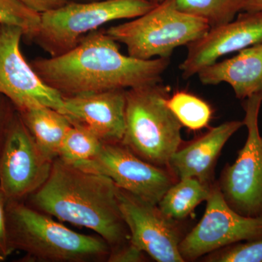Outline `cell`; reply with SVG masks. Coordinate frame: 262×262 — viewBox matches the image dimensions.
Returning a JSON list of instances; mask_svg holds the SVG:
<instances>
[{
    "mask_svg": "<svg viewBox=\"0 0 262 262\" xmlns=\"http://www.w3.org/2000/svg\"><path fill=\"white\" fill-rule=\"evenodd\" d=\"M37 145L51 159L58 158L60 147L72 126L70 120L58 110L44 106L18 111Z\"/></svg>",
    "mask_w": 262,
    "mask_h": 262,
    "instance_id": "e0dca14e",
    "label": "cell"
},
{
    "mask_svg": "<svg viewBox=\"0 0 262 262\" xmlns=\"http://www.w3.org/2000/svg\"><path fill=\"white\" fill-rule=\"evenodd\" d=\"M244 125V121L239 120L225 122L211 127L194 140L182 143L170 158L169 170L178 180L195 178L211 185L215 182V165L221 151L229 139Z\"/></svg>",
    "mask_w": 262,
    "mask_h": 262,
    "instance_id": "9a60e30c",
    "label": "cell"
},
{
    "mask_svg": "<svg viewBox=\"0 0 262 262\" xmlns=\"http://www.w3.org/2000/svg\"><path fill=\"white\" fill-rule=\"evenodd\" d=\"M213 184H205L195 178L179 179L169 188L158 206L169 218L181 222L202 202L206 201Z\"/></svg>",
    "mask_w": 262,
    "mask_h": 262,
    "instance_id": "ac0fdd59",
    "label": "cell"
},
{
    "mask_svg": "<svg viewBox=\"0 0 262 262\" xmlns=\"http://www.w3.org/2000/svg\"><path fill=\"white\" fill-rule=\"evenodd\" d=\"M262 42V11L239 13L229 23L211 27L188 45L187 55L179 65L184 79L198 75L222 57Z\"/></svg>",
    "mask_w": 262,
    "mask_h": 262,
    "instance_id": "4fadbf2b",
    "label": "cell"
},
{
    "mask_svg": "<svg viewBox=\"0 0 262 262\" xmlns=\"http://www.w3.org/2000/svg\"><path fill=\"white\" fill-rule=\"evenodd\" d=\"M166 103L182 126L189 130H201L211 122L213 115L211 106L195 95L177 91L170 95Z\"/></svg>",
    "mask_w": 262,
    "mask_h": 262,
    "instance_id": "ffe728a7",
    "label": "cell"
},
{
    "mask_svg": "<svg viewBox=\"0 0 262 262\" xmlns=\"http://www.w3.org/2000/svg\"><path fill=\"white\" fill-rule=\"evenodd\" d=\"M7 229L12 252L34 261L83 262L107 259L111 247L101 237L78 233L23 201L7 202Z\"/></svg>",
    "mask_w": 262,
    "mask_h": 262,
    "instance_id": "3957f363",
    "label": "cell"
},
{
    "mask_svg": "<svg viewBox=\"0 0 262 262\" xmlns=\"http://www.w3.org/2000/svg\"><path fill=\"white\" fill-rule=\"evenodd\" d=\"M53 161L15 110L0 151V192L6 203L23 201L37 190L49 177Z\"/></svg>",
    "mask_w": 262,
    "mask_h": 262,
    "instance_id": "ba28073f",
    "label": "cell"
},
{
    "mask_svg": "<svg viewBox=\"0 0 262 262\" xmlns=\"http://www.w3.org/2000/svg\"><path fill=\"white\" fill-rule=\"evenodd\" d=\"M208 262H262V238L230 245L203 256Z\"/></svg>",
    "mask_w": 262,
    "mask_h": 262,
    "instance_id": "603a6c76",
    "label": "cell"
},
{
    "mask_svg": "<svg viewBox=\"0 0 262 262\" xmlns=\"http://www.w3.org/2000/svg\"><path fill=\"white\" fill-rule=\"evenodd\" d=\"M148 1H149L150 3H153V4L158 5L160 4V3H161L163 0H148Z\"/></svg>",
    "mask_w": 262,
    "mask_h": 262,
    "instance_id": "f546056e",
    "label": "cell"
},
{
    "mask_svg": "<svg viewBox=\"0 0 262 262\" xmlns=\"http://www.w3.org/2000/svg\"><path fill=\"white\" fill-rule=\"evenodd\" d=\"M146 253L130 241L126 244L112 248L107 261L110 262H141L145 259Z\"/></svg>",
    "mask_w": 262,
    "mask_h": 262,
    "instance_id": "cb8c5ba5",
    "label": "cell"
},
{
    "mask_svg": "<svg viewBox=\"0 0 262 262\" xmlns=\"http://www.w3.org/2000/svg\"><path fill=\"white\" fill-rule=\"evenodd\" d=\"M4 260H5V258L4 257H3V256H2L1 253H0V261H4Z\"/></svg>",
    "mask_w": 262,
    "mask_h": 262,
    "instance_id": "4dcf8cb0",
    "label": "cell"
},
{
    "mask_svg": "<svg viewBox=\"0 0 262 262\" xmlns=\"http://www.w3.org/2000/svg\"><path fill=\"white\" fill-rule=\"evenodd\" d=\"M29 9L39 14L61 8L70 0H18Z\"/></svg>",
    "mask_w": 262,
    "mask_h": 262,
    "instance_id": "4316f807",
    "label": "cell"
},
{
    "mask_svg": "<svg viewBox=\"0 0 262 262\" xmlns=\"http://www.w3.org/2000/svg\"><path fill=\"white\" fill-rule=\"evenodd\" d=\"M198 76L203 84H229L238 99L261 94L262 42L241 50L229 59L215 62L201 70Z\"/></svg>",
    "mask_w": 262,
    "mask_h": 262,
    "instance_id": "2e32d148",
    "label": "cell"
},
{
    "mask_svg": "<svg viewBox=\"0 0 262 262\" xmlns=\"http://www.w3.org/2000/svg\"><path fill=\"white\" fill-rule=\"evenodd\" d=\"M117 200L131 244L156 261L184 262L179 251L184 237L180 221L164 214L158 205L118 187Z\"/></svg>",
    "mask_w": 262,
    "mask_h": 262,
    "instance_id": "7c38bea8",
    "label": "cell"
},
{
    "mask_svg": "<svg viewBox=\"0 0 262 262\" xmlns=\"http://www.w3.org/2000/svg\"><path fill=\"white\" fill-rule=\"evenodd\" d=\"M156 5L148 0L69 1L61 8L41 14L39 29L32 42L51 56H60L75 48L101 26L114 20L137 18Z\"/></svg>",
    "mask_w": 262,
    "mask_h": 262,
    "instance_id": "8992f818",
    "label": "cell"
},
{
    "mask_svg": "<svg viewBox=\"0 0 262 262\" xmlns=\"http://www.w3.org/2000/svg\"><path fill=\"white\" fill-rule=\"evenodd\" d=\"M41 14L29 9L18 0H0V24L16 26L24 38L32 42L39 29Z\"/></svg>",
    "mask_w": 262,
    "mask_h": 262,
    "instance_id": "7402d4cb",
    "label": "cell"
},
{
    "mask_svg": "<svg viewBox=\"0 0 262 262\" xmlns=\"http://www.w3.org/2000/svg\"><path fill=\"white\" fill-rule=\"evenodd\" d=\"M61 113L103 143L122 142L125 131L126 90L63 96Z\"/></svg>",
    "mask_w": 262,
    "mask_h": 262,
    "instance_id": "5bb4252c",
    "label": "cell"
},
{
    "mask_svg": "<svg viewBox=\"0 0 262 262\" xmlns=\"http://www.w3.org/2000/svg\"><path fill=\"white\" fill-rule=\"evenodd\" d=\"M243 11H262V0H244Z\"/></svg>",
    "mask_w": 262,
    "mask_h": 262,
    "instance_id": "83f0119b",
    "label": "cell"
},
{
    "mask_svg": "<svg viewBox=\"0 0 262 262\" xmlns=\"http://www.w3.org/2000/svg\"><path fill=\"white\" fill-rule=\"evenodd\" d=\"M170 63V58L141 60L125 56L106 31L98 30L63 54L29 62L41 80L62 96L158 83Z\"/></svg>",
    "mask_w": 262,
    "mask_h": 262,
    "instance_id": "6da1fadb",
    "label": "cell"
},
{
    "mask_svg": "<svg viewBox=\"0 0 262 262\" xmlns=\"http://www.w3.org/2000/svg\"><path fill=\"white\" fill-rule=\"evenodd\" d=\"M6 201L3 194L0 192V253L6 259L11 254L8 243V229L6 220Z\"/></svg>",
    "mask_w": 262,
    "mask_h": 262,
    "instance_id": "d4e9b609",
    "label": "cell"
},
{
    "mask_svg": "<svg viewBox=\"0 0 262 262\" xmlns=\"http://www.w3.org/2000/svg\"><path fill=\"white\" fill-rule=\"evenodd\" d=\"M24 35L20 27L0 24V95L17 111L44 106L61 113L63 96L41 80L20 51Z\"/></svg>",
    "mask_w": 262,
    "mask_h": 262,
    "instance_id": "8fae6325",
    "label": "cell"
},
{
    "mask_svg": "<svg viewBox=\"0 0 262 262\" xmlns=\"http://www.w3.org/2000/svg\"><path fill=\"white\" fill-rule=\"evenodd\" d=\"M183 13L206 20L210 27L232 21L244 10V0H177Z\"/></svg>",
    "mask_w": 262,
    "mask_h": 262,
    "instance_id": "d6986e66",
    "label": "cell"
},
{
    "mask_svg": "<svg viewBox=\"0 0 262 262\" xmlns=\"http://www.w3.org/2000/svg\"><path fill=\"white\" fill-rule=\"evenodd\" d=\"M71 165L104 176L117 187L155 205L178 181L168 168L141 159L121 142L103 143L94 158Z\"/></svg>",
    "mask_w": 262,
    "mask_h": 262,
    "instance_id": "30bf717a",
    "label": "cell"
},
{
    "mask_svg": "<svg viewBox=\"0 0 262 262\" xmlns=\"http://www.w3.org/2000/svg\"><path fill=\"white\" fill-rule=\"evenodd\" d=\"M72 2H78V3H89V2L101 1V0H70Z\"/></svg>",
    "mask_w": 262,
    "mask_h": 262,
    "instance_id": "f1b7e54d",
    "label": "cell"
},
{
    "mask_svg": "<svg viewBox=\"0 0 262 262\" xmlns=\"http://www.w3.org/2000/svg\"><path fill=\"white\" fill-rule=\"evenodd\" d=\"M29 196L33 208L61 222L94 231L111 249L130 239L119 208L117 187L104 176L85 171L57 158L47 180Z\"/></svg>",
    "mask_w": 262,
    "mask_h": 262,
    "instance_id": "7a4b0ae2",
    "label": "cell"
},
{
    "mask_svg": "<svg viewBox=\"0 0 262 262\" xmlns=\"http://www.w3.org/2000/svg\"><path fill=\"white\" fill-rule=\"evenodd\" d=\"M201 221L184 236L179 251L184 261H195L230 245L262 238V217L237 213L228 206L213 183Z\"/></svg>",
    "mask_w": 262,
    "mask_h": 262,
    "instance_id": "9c48e42d",
    "label": "cell"
},
{
    "mask_svg": "<svg viewBox=\"0 0 262 262\" xmlns=\"http://www.w3.org/2000/svg\"><path fill=\"white\" fill-rule=\"evenodd\" d=\"M170 96V88L163 82L126 90L121 142L141 159L165 168L183 143L182 125L167 105Z\"/></svg>",
    "mask_w": 262,
    "mask_h": 262,
    "instance_id": "277c9868",
    "label": "cell"
},
{
    "mask_svg": "<svg viewBox=\"0 0 262 262\" xmlns=\"http://www.w3.org/2000/svg\"><path fill=\"white\" fill-rule=\"evenodd\" d=\"M176 1L163 0L145 14L110 27L106 34L125 45L134 58H170L176 48L187 46L211 28L206 20L178 10Z\"/></svg>",
    "mask_w": 262,
    "mask_h": 262,
    "instance_id": "5b68a950",
    "label": "cell"
},
{
    "mask_svg": "<svg viewBox=\"0 0 262 262\" xmlns=\"http://www.w3.org/2000/svg\"><path fill=\"white\" fill-rule=\"evenodd\" d=\"M262 93L244 100L247 139L234 163L227 164L217 181L226 203L239 214L262 217V136L258 116Z\"/></svg>",
    "mask_w": 262,
    "mask_h": 262,
    "instance_id": "52a82bcc",
    "label": "cell"
},
{
    "mask_svg": "<svg viewBox=\"0 0 262 262\" xmlns=\"http://www.w3.org/2000/svg\"><path fill=\"white\" fill-rule=\"evenodd\" d=\"M103 143L87 129L72 125L62 142L58 158L69 164L85 161L99 152Z\"/></svg>",
    "mask_w": 262,
    "mask_h": 262,
    "instance_id": "44dd1931",
    "label": "cell"
},
{
    "mask_svg": "<svg viewBox=\"0 0 262 262\" xmlns=\"http://www.w3.org/2000/svg\"><path fill=\"white\" fill-rule=\"evenodd\" d=\"M15 110L13 103L5 96L0 95V151L4 143L8 124Z\"/></svg>",
    "mask_w": 262,
    "mask_h": 262,
    "instance_id": "484cf974",
    "label": "cell"
}]
</instances>
